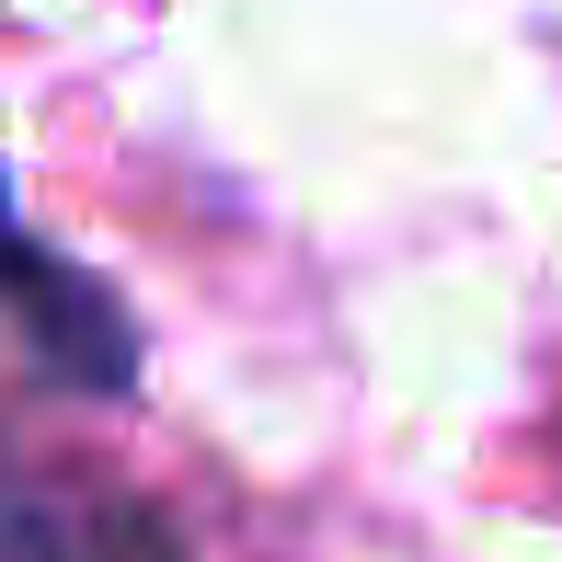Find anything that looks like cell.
<instances>
[{
	"label": "cell",
	"mask_w": 562,
	"mask_h": 562,
	"mask_svg": "<svg viewBox=\"0 0 562 562\" xmlns=\"http://www.w3.org/2000/svg\"><path fill=\"white\" fill-rule=\"evenodd\" d=\"M0 311L23 322V345H35L69 391H126V379H138V322H126L81 265L35 252V229L12 218V184H0Z\"/></svg>",
	"instance_id": "6da1fadb"
},
{
	"label": "cell",
	"mask_w": 562,
	"mask_h": 562,
	"mask_svg": "<svg viewBox=\"0 0 562 562\" xmlns=\"http://www.w3.org/2000/svg\"><path fill=\"white\" fill-rule=\"evenodd\" d=\"M0 562H184V551L126 494H12L0 482Z\"/></svg>",
	"instance_id": "7a4b0ae2"
}]
</instances>
